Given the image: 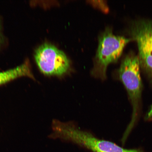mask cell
Listing matches in <instances>:
<instances>
[{
	"mask_svg": "<svg viewBox=\"0 0 152 152\" xmlns=\"http://www.w3.org/2000/svg\"><path fill=\"white\" fill-rule=\"evenodd\" d=\"M138 56L131 52L123 59L117 71L118 78L126 88L132 108V119L123 137L127 139L137 121L139 115L142 85Z\"/></svg>",
	"mask_w": 152,
	"mask_h": 152,
	"instance_id": "cell-1",
	"label": "cell"
},
{
	"mask_svg": "<svg viewBox=\"0 0 152 152\" xmlns=\"http://www.w3.org/2000/svg\"><path fill=\"white\" fill-rule=\"evenodd\" d=\"M53 138L73 142L93 152H132L113 142L97 138L91 133L80 130L73 124L54 120L52 123Z\"/></svg>",
	"mask_w": 152,
	"mask_h": 152,
	"instance_id": "cell-2",
	"label": "cell"
},
{
	"mask_svg": "<svg viewBox=\"0 0 152 152\" xmlns=\"http://www.w3.org/2000/svg\"><path fill=\"white\" fill-rule=\"evenodd\" d=\"M131 38L115 36L111 28H106L99 38L97 50L91 74L94 77L104 80L106 71L110 64L117 62Z\"/></svg>",
	"mask_w": 152,
	"mask_h": 152,
	"instance_id": "cell-3",
	"label": "cell"
},
{
	"mask_svg": "<svg viewBox=\"0 0 152 152\" xmlns=\"http://www.w3.org/2000/svg\"><path fill=\"white\" fill-rule=\"evenodd\" d=\"M128 32L131 39L137 43L140 68L152 87V20L134 21L131 24Z\"/></svg>",
	"mask_w": 152,
	"mask_h": 152,
	"instance_id": "cell-4",
	"label": "cell"
},
{
	"mask_svg": "<svg viewBox=\"0 0 152 152\" xmlns=\"http://www.w3.org/2000/svg\"><path fill=\"white\" fill-rule=\"evenodd\" d=\"M34 58L39 71L45 75L60 77L69 69L70 61L65 53L50 43H44L38 47Z\"/></svg>",
	"mask_w": 152,
	"mask_h": 152,
	"instance_id": "cell-5",
	"label": "cell"
},
{
	"mask_svg": "<svg viewBox=\"0 0 152 152\" xmlns=\"http://www.w3.org/2000/svg\"><path fill=\"white\" fill-rule=\"evenodd\" d=\"M27 77L35 80L28 60L16 67L0 72V86L5 84L20 77Z\"/></svg>",
	"mask_w": 152,
	"mask_h": 152,
	"instance_id": "cell-6",
	"label": "cell"
},
{
	"mask_svg": "<svg viewBox=\"0 0 152 152\" xmlns=\"http://www.w3.org/2000/svg\"><path fill=\"white\" fill-rule=\"evenodd\" d=\"M4 42V37L2 31V26L1 18H0V49Z\"/></svg>",
	"mask_w": 152,
	"mask_h": 152,
	"instance_id": "cell-7",
	"label": "cell"
}]
</instances>
